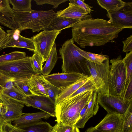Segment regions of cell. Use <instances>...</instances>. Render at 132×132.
I'll return each mask as SVG.
<instances>
[{
  "label": "cell",
  "instance_id": "6da1fadb",
  "mask_svg": "<svg viewBox=\"0 0 132 132\" xmlns=\"http://www.w3.org/2000/svg\"><path fill=\"white\" fill-rule=\"evenodd\" d=\"M72 38L79 46H100L114 42L123 29L103 19L80 21L71 27Z\"/></svg>",
  "mask_w": 132,
  "mask_h": 132
},
{
  "label": "cell",
  "instance_id": "7a4b0ae2",
  "mask_svg": "<svg viewBox=\"0 0 132 132\" xmlns=\"http://www.w3.org/2000/svg\"><path fill=\"white\" fill-rule=\"evenodd\" d=\"M94 92L92 90L85 92L65 99L56 105L55 121L75 126L79 119L80 111L88 104Z\"/></svg>",
  "mask_w": 132,
  "mask_h": 132
},
{
  "label": "cell",
  "instance_id": "3957f363",
  "mask_svg": "<svg viewBox=\"0 0 132 132\" xmlns=\"http://www.w3.org/2000/svg\"><path fill=\"white\" fill-rule=\"evenodd\" d=\"M56 15V13L53 9L47 11L32 10L22 12L14 11V20L18 26L17 30L20 32L27 29H31L33 32L44 30Z\"/></svg>",
  "mask_w": 132,
  "mask_h": 132
},
{
  "label": "cell",
  "instance_id": "277c9868",
  "mask_svg": "<svg viewBox=\"0 0 132 132\" xmlns=\"http://www.w3.org/2000/svg\"><path fill=\"white\" fill-rule=\"evenodd\" d=\"M77 47L72 38L65 41L59 49L62 59V73H80L90 76L87 61L80 55Z\"/></svg>",
  "mask_w": 132,
  "mask_h": 132
},
{
  "label": "cell",
  "instance_id": "5b68a950",
  "mask_svg": "<svg viewBox=\"0 0 132 132\" xmlns=\"http://www.w3.org/2000/svg\"><path fill=\"white\" fill-rule=\"evenodd\" d=\"M110 61L109 94L122 96L129 81H126V67L120 55Z\"/></svg>",
  "mask_w": 132,
  "mask_h": 132
},
{
  "label": "cell",
  "instance_id": "8992f818",
  "mask_svg": "<svg viewBox=\"0 0 132 132\" xmlns=\"http://www.w3.org/2000/svg\"><path fill=\"white\" fill-rule=\"evenodd\" d=\"M109 59L101 64L87 61V65L96 89L97 93L108 96L109 95Z\"/></svg>",
  "mask_w": 132,
  "mask_h": 132
},
{
  "label": "cell",
  "instance_id": "52a82bcc",
  "mask_svg": "<svg viewBox=\"0 0 132 132\" xmlns=\"http://www.w3.org/2000/svg\"><path fill=\"white\" fill-rule=\"evenodd\" d=\"M61 31L44 30L30 38L34 44L35 52L42 57L44 62L48 58L56 39Z\"/></svg>",
  "mask_w": 132,
  "mask_h": 132
},
{
  "label": "cell",
  "instance_id": "ba28073f",
  "mask_svg": "<svg viewBox=\"0 0 132 132\" xmlns=\"http://www.w3.org/2000/svg\"><path fill=\"white\" fill-rule=\"evenodd\" d=\"M97 100L98 104L104 108L107 113L121 115L125 113L132 104V100H126L121 96L110 94L108 97L98 93Z\"/></svg>",
  "mask_w": 132,
  "mask_h": 132
},
{
  "label": "cell",
  "instance_id": "9c48e42d",
  "mask_svg": "<svg viewBox=\"0 0 132 132\" xmlns=\"http://www.w3.org/2000/svg\"><path fill=\"white\" fill-rule=\"evenodd\" d=\"M108 21L115 26L123 29L132 28V2H125L121 7L108 12Z\"/></svg>",
  "mask_w": 132,
  "mask_h": 132
},
{
  "label": "cell",
  "instance_id": "30bf717a",
  "mask_svg": "<svg viewBox=\"0 0 132 132\" xmlns=\"http://www.w3.org/2000/svg\"><path fill=\"white\" fill-rule=\"evenodd\" d=\"M3 106L0 116L5 122H11L23 114L24 105L22 103L3 94H0Z\"/></svg>",
  "mask_w": 132,
  "mask_h": 132
},
{
  "label": "cell",
  "instance_id": "8fae6325",
  "mask_svg": "<svg viewBox=\"0 0 132 132\" xmlns=\"http://www.w3.org/2000/svg\"><path fill=\"white\" fill-rule=\"evenodd\" d=\"M21 102L27 106H32L47 113L52 117H56V105L48 96L31 95L26 96Z\"/></svg>",
  "mask_w": 132,
  "mask_h": 132
},
{
  "label": "cell",
  "instance_id": "7c38bea8",
  "mask_svg": "<svg viewBox=\"0 0 132 132\" xmlns=\"http://www.w3.org/2000/svg\"><path fill=\"white\" fill-rule=\"evenodd\" d=\"M0 71L32 75L38 74L34 70L31 57L0 63Z\"/></svg>",
  "mask_w": 132,
  "mask_h": 132
},
{
  "label": "cell",
  "instance_id": "4fadbf2b",
  "mask_svg": "<svg viewBox=\"0 0 132 132\" xmlns=\"http://www.w3.org/2000/svg\"><path fill=\"white\" fill-rule=\"evenodd\" d=\"M123 124V115L107 113L104 118L94 127L102 131L122 132Z\"/></svg>",
  "mask_w": 132,
  "mask_h": 132
},
{
  "label": "cell",
  "instance_id": "5bb4252c",
  "mask_svg": "<svg viewBox=\"0 0 132 132\" xmlns=\"http://www.w3.org/2000/svg\"><path fill=\"white\" fill-rule=\"evenodd\" d=\"M82 74L75 73H57L44 76L50 83L60 89L71 85L78 80Z\"/></svg>",
  "mask_w": 132,
  "mask_h": 132
},
{
  "label": "cell",
  "instance_id": "9a60e30c",
  "mask_svg": "<svg viewBox=\"0 0 132 132\" xmlns=\"http://www.w3.org/2000/svg\"><path fill=\"white\" fill-rule=\"evenodd\" d=\"M0 23L12 30L18 29L14 19V11L10 6L9 0H0Z\"/></svg>",
  "mask_w": 132,
  "mask_h": 132
},
{
  "label": "cell",
  "instance_id": "2e32d148",
  "mask_svg": "<svg viewBox=\"0 0 132 132\" xmlns=\"http://www.w3.org/2000/svg\"><path fill=\"white\" fill-rule=\"evenodd\" d=\"M51 117V115L43 111L24 113L13 121V125L17 128L23 129L42 121V119H47Z\"/></svg>",
  "mask_w": 132,
  "mask_h": 132
},
{
  "label": "cell",
  "instance_id": "e0dca14e",
  "mask_svg": "<svg viewBox=\"0 0 132 132\" xmlns=\"http://www.w3.org/2000/svg\"><path fill=\"white\" fill-rule=\"evenodd\" d=\"M69 4L67 8L57 11L56 15L81 21L92 19L91 16L81 7L72 3Z\"/></svg>",
  "mask_w": 132,
  "mask_h": 132
},
{
  "label": "cell",
  "instance_id": "ac0fdd59",
  "mask_svg": "<svg viewBox=\"0 0 132 132\" xmlns=\"http://www.w3.org/2000/svg\"><path fill=\"white\" fill-rule=\"evenodd\" d=\"M97 95L96 91L93 92L84 114L75 124V127L79 129L83 128L88 120L96 114L99 108L97 100Z\"/></svg>",
  "mask_w": 132,
  "mask_h": 132
},
{
  "label": "cell",
  "instance_id": "d6986e66",
  "mask_svg": "<svg viewBox=\"0 0 132 132\" xmlns=\"http://www.w3.org/2000/svg\"><path fill=\"white\" fill-rule=\"evenodd\" d=\"M27 83L29 89L35 95L48 96L46 90L47 81L42 74L32 75Z\"/></svg>",
  "mask_w": 132,
  "mask_h": 132
},
{
  "label": "cell",
  "instance_id": "ffe728a7",
  "mask_svg": "<svg viewBox=\"0 0 132 132\" xmlns=\"http://www.w3.org/2000/svg\"><path fill=\"white\" fill-rule=\"evenodd\" d=\"M80 21L56 15L45 30L61 31L63 29L71 27Z\"/></svg>",
  "mask_w": 132,
  "mask_h": 132
},
{
  "label": "cell",
  "instance_id": "44dd1931",
  "mask_svg": "<svg viewBox=\"0 0 132 132\" xmlns=\"http://www.w3.org/2000/svg\"><path fill=\"white\" fill-rule=\"evenodd\" d=\"M90 76L83 75L81 78L75 82L60 89L57 98L56 105L74 93L89 80Z\"/></svg>",
  "mask_w": 132,
  "mask_h": 132
},
{
  "label": "cell",
  "instance_id": "7402d4cb",
  "mask_svg": "<svg viewBox=\"0 0 132 132\" xmlns=\"http://www.w3.org/2000/svg\"><path fill=\"white\" fill-rule=\"evenodd\" d=\"M8 47L25 48L34 52L35 50L34 44L30 38L25 37L20 34L14 38L13 35L11 39L4 46L3 49Z\"/></svg>",
  "mask_w": 132,
  "mask_h": 132
},
{
  "label": "cell",
  "instance_id": "603a6c76",
  "mask_svg": "<svg viewBox=\"0 0 132 132\" xmlns=\"http://www.w3.org/2000/svg\"><path fill=\"white\" fill-rule=\"evenodd\" d=\"M56 44H54L50 54L43 67L42 74L44 76L49 75L53 69L58 59Z\"/></svg>",
  "mask_w": 132,
  "mask_h": 132
},
{
  "label": "cell",
  "instance_id": "cb8c5ba5",
  "mask_svg": "<svg viewBox=\"0 0 132 132\" xmlns=\"http://www.w3.org/2000/svg\"><path fill=\"white\" fill-rule=\"evenodd\" d=\"M52 127L48 122L42 120L23 129L17 128L20 132H50Z\"/></svg>",
  "mask_w": 132,
  "mask_h": 132
},
{
  "label": "cell",
  "instance_id": "d4e9b609",
  "mask_svg": "<svg viewBox=\"0 0 132 132\" xmlns=\"http://www.w3.org/2000/svg\"><path fill=\"white\" fill-rule=\"evenodd\" d=\"M77 50L80 55L87 61L98 64H102L105 60L109 58L108 55L85 51L78 47Z\"/></svg>",
  "mask_w": 132,
  "mask_h": 132
},
{
  "label": "cell",
  "instance_id": "484cf974",
  "mask_svg": "<svg viewBox=\"0 0 132 132\" xmlns=\"http://www.w3.org/2000/svg\"><path fill=\"white\" fill-rule=\"evenodd\" d=\"M97 1L98 5L107 12L118 9L125 2L121 0H97Z\"/></svg>",
  "mask_w": 132,
  "mask_h": 132
},
{
  "label": "cell",
  "instance_id": "4316f807",
  "mask_svg": "<svg viewBox=\"0 0 132 132\" xmlns=\"http://www.w3.org/2000/svg\"><path fill=\"white\" fill-rule=\"evenodd\" d=\"M10 4L12 6V9L16 12L29 11L32 10L31 0H9Z\"/></svg>",
  "mask_w": 132,
  "mask_h": 132
},
{
  "label": "cell",
  "instance_id": "83f0119b",
  "mask_svg": "<svg viewBox=\"0 0 132 132\" xmlns=\"http://www.w3.org/2000/svg\"><path fill=\"white\" fill-rule=\"evenodd\" d=\"M132 104L123 115L122 132H132Z\"/></svg>",
  "mask_w": 132,
  "mask_h": 132
},
{
  "label": "cell",
  "instance_id": "f1b7e54d",
  "mask_svg": "<svg viewBox=\"0 0 132 132\" xmlns=\"http://www.w3.org/2000/svg\"><path fill=\"white\" fill-rule=\"evenodd\" d=\"M26 57L25 52L15 51L0 56V63L18 60L23 59Z\"/></svg>",
  "mask_w": 132,
  "mask_h": 132
},
{
  "label": "cell",
  "instance_id": "f546056e",
  "mask_svg": "<svg viewBox=\"0 0 132 132\" xmlns=\"http://www.w3.org/2000/svg\"><path fill=\"white\" fill-rule=\"evenodd\" d=\"M90 90H93L94 91L96 90V87L91 76L89 79L85 84L65 99L71 98L85 92Z\"/></svg>",
  "mask_w": 132,
  "mask_h": 132
},
{
  "label": "cell",
  "instance_id": "4dcf8cb0",
  "mask_svg": "<svg viewBox=\"0 0 132 132\" xmlns=\"http://www.w3.org/2000/svg\"><path fill=\"white\" fill-rule=\"evenodd\" d=\"M2 93L20 102L26 96L15 85L10 89H4Z\"/></svg>",
  "mask_w": 132,
  "mask_h": 132
},
{
  "label": "cell",
  "instance_id": "1f68e13d",
  "mask_svg": "<svg viewBox=\"0 0 132 132\" xmlns=\"http://www.w3.org/2000/svg\"><path fill=\"white\" fill-rule=\"evenodd\" d=\"M0 72L10 78L14 82L28 81L32 75L1 71Z\"/></svg>",
  "mask_w": 132,
  "mask_h": 132
},
{
  "label": "cell",
  "instance_id": "d6a6232c",
  "mask_svg": "<svg viewBox=\"0 0 132 132\" xmlns=\"http://www.w3.org/2000/svg\"><path fill=\"white\" fill-rule=\"evenodd\" d=\"M30 57L34 70L38 74H42L43 65L44 62L43 58L35 52Z\"/></svg>",
  "mask_w": 132,
  "mask_h": 132
},
{
  "label": "cell",
  "instance_id": "836d02e7",
  "mask_svg": "<svg viewBox=\"0 0 132 132\" xmlns=\"http://www.w3.org/2000/svg\"><path fill=\"white\" fill-rule=\"evenodd\" d=\"M122 60L126 69V81L128 82L132 77V51L126 53Z\"/></svg>",
  "mask_w": 132,
  "mask_h": 132
},
{
  "label": "cell",
  "instance_id": "e575fe53",
  "mask_svg": "<svg viewBox=\"0 0 132 132\" xmlns=\"http://www.w3.org/2000/svg\"><path fill=\"white\" fill-rule=\"evenodd\" d=\"M60 89L53 85L47 81L46 90L48 96L55 104H57L58 96Z\"/></svg>",
  "mask_w": 132,
  "mask_h": 132
},
{
  "label": "cell",
  "instance_id": "d590c367",
  "mask_svg": "<svg viewBox=\"0 0 132 132\" xmlns=\"http://www.w3.org/2000/svg\"><path fill=\"white\" fill-rule=\"evenodd\" d=\"M74 126L68 125L62 122L57 123L52 127L50 132H73Z\"/></svg>",
  "mask_w": 132,
  "mask_h": 132
},
{
  "label": "cell",
  "instance_id": "8d00e7d4",
  "mask_svg": "<svg viewBox=\"0 0 132 132\" xmlns=\"http://www.w3.org/2000/svg\"><path fill=\"white\" fill-rule=\"evenodd\" d=\"M13 82L9 77L0 72V85L4 89L9 90L14 85Z\"/></svg>",
  "mask_w": 132,
  "mask_h": 132
},
{
  "label": "cell",
  "instance_id": "74e56055",
  "mask_svg": "<svg viewBox=\"0 0 132 132\" xmlns=\"http://www.w3.org/2000/svg\"><path fill=\"white\" fill-rule=\"evenodd\" d=\"M28 81L15 82L14 85L26 96L35 95L29 89L27 84Z\"/></svg>",
  "mask_w": 132,
  "mask_h": 132
},
{
  "label": "cell",
  "instance_id": "f35d334b",
  "mask_svg": "<svg viewBox=\"0 0 132 132\" xmlns=\"http://www.w3.org/2000/svg\"><path fill=\"white\" fill-rule=\"evenodd\" d=\"M36 3L38 5H43L45 4H48L53 6V8H56L61 4L64 3L68 0H34Z\"/></svg>",
  "mask_w": 132,
  "mask_h": 132
},
{
  "label": "cell",
  "instance_id": "ab89813d",
  "mask_svg": "<svg viewBox=\"0 0 132 132\" xmlns=\"http://www.w3.org/2000/svg\"><path fill=\"white\" fill-rule=\"evenodd\" d=\"M14 30H7V34L0 38V51L2 50L4 46L10 41L13 37Z\"/></svg>",
  "mask_w": 132,
  "mask_h": 132
},
{
  "label": "cell",
  "instance_id": "60d3db41",
  "mask_svg": "<svg viewBox=\"0 0 132 132\" xmlns=\"http://www.w3.org/2000/svg\"><path fill=\"white\" fill-rule=\"evenodd\" d=\"M69 1L70 3L75 4L81 7L88 14H90L93 11L92 9L93 7L86 3L84 0H70Z\"/></svg>",
  "mask_w": 132,
  "mask_h": 132
},
{
  "label": "cell",
  "instance_id": "b9f144b4",
  "mask_svg": "<svg viewBox=\"0 0 132 132\" xmlns=\"http://www.w3.org/2000/svg\"><path fill=\"white\" fill-rule=\"evenodd\" d=\"M122 97L126 100H132V77L129 80Z\"/></svg>",
  "mask_w": 132,
  "mask_h": 132
},
{
  "label": "cell",
  "instance_id": "7bdbcfd3",
  "mask_svg": "<svg viewBox=\"0 0 132 132\" xmlns=\"http://www.w3.org/2000/svg\"><path fill=\"white\" fill-rule=\"evenodd\" d=\"M123 44L122 51L123 52L128 53L132 51V35L128 37L126 39L122 42Z\"/></svg>",
  "mask_w": 132,
  "mask_h": 132
},
{
  "label": "cell",
  "instance_id": "ee69618b",
  "mask_svg": "<svg viewBox=\"0 0 132 132\" xmlns=\"http://www.w3.org/2000/svg\"><path fill=\"white\" fill-rule=\"evenodd\" d=\"M3 132H20L17 127L11 122H4L3 126Z\"/></svg>",
  "mask_w": 132,
  "mask_h": 132
},
{
  "label": "cell",
  "instance_id": "f6af8a7d",
  "mask_svg": "<svg viewBox=\"0 0 132 132\" xmlns=\"http://www.w3.org/2000/svg\"><path fill=\"white\" fill-rule=\"evenodd\" d=\"M85 132H119L117 131L107 132L99 131L95 129L94 127H92L88 128L86 130Z\"/></svg>",
  "mask_w": 132,
  "mask_h": 132
},
{
  "label": "cell",
  "instance_id": "bcb514c9",
  "mask_svg": "<svg viewBox=\"0 0 132 132\" xmlns=\"http://www.w3.org/2000/svg\"><path fill=\"white\" fill-rule=\"evenodd\" d=\"M88 104L86 105L81 110L79 114V119L81 118L84 114L86 110Z\"/></svg>",
  "mask_w": 132,
  "mask_h": 132
},
{
  "label": "cell",
  "instance_id": "7dc6e473",
  "mask_svg": "<svg viewBox=\"0 0 132 132\" xmlns=\"http://www.w3.org/2000/svg\"><path fill=\"white\" fill-rule=\"evenodd\" d=\"M5 121L0 116V132H3V126Z\"/></svg>",
  "mask_w": 132,
  "mask_h": 132
},
{
  "label": "cell",
  "instance_id": "c3c4849f",
  "mask_svg": "<svg viewBox=\"0 0 132 132\" xmlns=\"http://www.w3.org/2000/svg\"><path fill=\"white\" fill-rule=\"evenodd\" d=\"M0 33L4 35H6L7 34L6 32L0 26Z\"/></svg>",
  "mask_w": 132,
  "mask_h": 132
},
{
  "label": "cell",
  "instance_id": "681fc988",
  "mask_svg": "<svg viewBox=\"0 0 132 132\" xmlns=\"http://www.w3.org/2000/svg\"><path fill=\"white\" fill-rule=\"evenodd\" d=\"M2 106H3V103L2 102V101L0 100V115L1 114L2 108Z\"/></svg>",
  "mask_w": 132,
  "mask_h": 132
},
{
  "label": "cell",
  "instance_id": "f907efd6",
  "mask_svg": "<svg viewBox=\"0 0 132 132\" xmlns=\"http://www.w3.org/2000/svg\"><path fill=\"white\" fill-rule=\"evenodd\" d=\"M73 132H80L79 129L75 127Z\"/></svg>",
  "mask_w": 132,
  "mask_h": 132
},
{
  "label": "cell",
  "instance_id": "816d5d0a",
  "mask_svg": "<svg viewBox=\"0 0 132 132\" xmlns=\"http://www.w3.org/2000/svg\"><path fill=\"white\" fill-rule=\"evenodd\" d=\"M3 90L4 88L0 85V94L2 93Z\"/></svg>",
  "mask_w": 132,
  "mask_h": 132
},
{
  "label": "cell",
  "instance_id": "f5cc1de1",
  "mask_svg": "<svg viewBox=\"0 0 132 132\" xmlns=\"http://www.w3.org/2000/svg\"><path fill=\"white\" fill-rule=\"evenodd\" d=\"M5 35H4L0 33V38H1L2 37H3Z\"/></svg>",
  "mask_w": 132,
  "mask_h": 132
}]
</instances>
